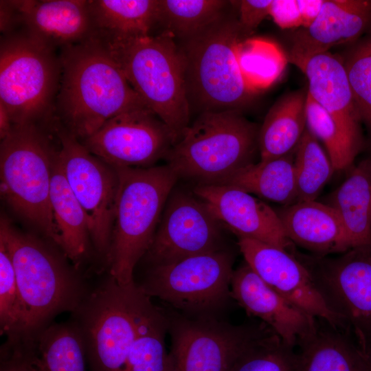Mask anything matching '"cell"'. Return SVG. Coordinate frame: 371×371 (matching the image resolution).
Segmentation results:
<instances>
[{
    "instance_id": "cell-1",
    "label": "cell",
    "mask_w": 371,
    "mask_h": 371,
    "mask_svg": "<svg viewBox=\"0 0 371 371\" xmlns=\"http://www.w3.org/2000/svg\"><path fill=\"white\" fill-rule=\"evenodd\" d=\"M59 56L56 117L79 141L120 113L148 108L95 35L62 48Z\"/></svg>"
},
{
    "instance_id": "cell-2",
    "label": "cell",
    "mask_w": 371,
    "mask_h": 371,
    "mask_svg": "<svg viewBox=\"0 0 371 371\" xmlns=\"http://www.w3.org/2000/svg\"><path fill=\"white\" fill-rule=\"evenodd\" d=\"M93 35L144 104L167 126L177 143L190 124L191 109L183 58L175 38L164 32L137 37Z\"/></svg>"
},
{
    "instance_id": "cell-3",
    "label": "cell",
    "mask_w": 371,
    "mask_h": 371,
    "mask_svg": "<svg viewBox=\"0 0 371 371\" xmlns=\"http://www.w3.org/2000/svg\"><path fill=\"white\" fill-rule=\"evenodd\" d=\"M249 36L238 16L227 12L178 45L182 55L188 98L201 113L241 111L256 93L240 60L241 42Z\"/></svg>"
},
{
    "instance_id": "cell-4",
    "label": "cell",
    "mask_w": 371,
    "mask_h": 371,
    "mask_svg": "<svg viewBox=\"0 0 371 371\" xmlns=\"http://www.w3.org/2000/svg\"><path fill=\"white\" fill-rule=\"evenodd\" d=\"M260 126L238 111L199 113L165 159L178 179L221 184L256 163Z\"/></svg>"
},
{
    "instance_id": "cell-5",
    "label": "cell",
    "mask_w": 371,
    "mask_h": 371,
    "mask_svg": "<svg viewBox=\"0 0 371 371\" xmlns=\"http://www.w3.org/2000/svg\"><path fill=\"white\" fill-rule=\"evenodd\" d=\"M114 168L118 188L107 261L111 277L126 286L134 282V269L151 245L168 198L179 179L166 164Z\"/></svg>"
},
{
    "instance_id": "cell-6",
    "label": "cell",
    "mask_w": 371,
    "mask_h": 371,
    "mask_svg": "<svg viewBox=\"0 0 371 371\" xmlns=\"http://www.w3.org/2000/svg\"><path fill=\"white\" fill-rule=\"evenodd\" d=\"M52 124H14L1 140V196L20 217L53 243L60 239L50 202L53 164L58 151L52 142Z\"/></svg>"
},
{
    "instance_id": "cell-7",
    "label": "cell",
    "mask_w": 371,
    "mask_h": 371,
    "mask_svg": "<svg viewBox=\"0 0 371 371\" xmlns=\"http://www.w3.org/2000/svg\"><path fill=\"white\" fill-rule=\"evenodd\" d=\"M60 78L56 49L24 30L1 36L0 103L13 125L52 124Z\"/></svg>"
},
{
    "instance_id": "cell-8",
    "label": "cell",
    "mask_w": 371,
    "mask_h": 371,
    "mask_svg": "<svg viewBox=\"0 0 371 371\" xmlns=\"http://www.w3.org/2000/svg\"><path fill=\"white\" fill-rule=\"evenodd\" d=\"M0 236L9 249L25 317V334L41 328L58 313L78 307L82 286L52 247L16 229L1 217Z\"/></svg>"
},
{
    "instance_id": "cell-9",
    "label": "cell",
    "mask_w": 371,
    "mask_h": 371,
    "mask_svg": "<svg viewBox=\"0 0 371 371\" xmlns=\"http://www.w3.org/2000/svg\"><path fill=\"white\" fill-rule=\"evenodd\" d=\"M233 253L225 248L151 267L142 285L156 297L190 318L218 317L232 299Z\"/></svg>"
},
{
    "instance_id": "cell-10",
    "label": "cell",
    "mask_w": 371,
    "mask_h": 371,
    "mask_svg": "<svg viewBox=\"0 0 371 371\" xmlns=\"http://www.w3.org/2000/svg\"><path fill=\"white\" fill-rule=\"evenodd\" d=\"M293 255L363 353L371 354V243L336 257Z\"/></svg>"
},
{
    "instance_id": "cell-11",
    "label": "cell",
    "mask_w": 371,
    "mask_h": 371,
    "mask_svg": "<svg viewBox=\"0 0 371 371\" xmlns=\"http://www.w3.org/2000/svg\"><path fill=\"white\" fill-rule=\"evenodd\" d=\"M150 298L135 282L124 286L112 277L91 295L81 332L91 371H125Z\"/></svg>"
},
{
    "instance_id": "cell-12",
    "label": "cell",
    "mask_w": 371,
    "mask_h": 371,
    "mask_svg": "<svg viewBox=\"0 0 371 371\" xmlns=\"http://www.w3.org/2000/svg\"><path fill=\"white\" fill-rule=\"evenodd\" d=\"M165 311L172 371H230L240 356L271 330L263 322L234 325L218 317L190 318Z\"/></svg>"
},
{
    "instance_id": "cell-13",
    "label": "cell",
    "mask_w": 371,
    "mask_h": 371,
    "mask_svg": "<svg viewBox=\"0 0 371 371\" xmlns=\"http://www.w3.org/2000/svg\"><path fill=\"white\" fill-rule=\"evenodd\" d=\"M58 159L80 205L96 250L107 258L114 221L118 176L115 168L91 154L56 119Z\"/></svg>"
},
{
    "instance_id": "cell-14",
    "label": "cell",
    "mask_w": 371,
    "mask_h": 371,
    "mask_svg": "<svg viewBox=\"0 0 371 371\" xmlns=\"http://www.w3.org/2000/svg\"><path fill=\"white\" fill-rule=\"evenodd\" d=\"M194 196L174 189L170 194L151 245L144 256L151 267L227 248L225 226Z\"/></svg>"
},
{
    "instance_id": "cell-15",
    "label": "cell",
    "mask_w": 371,
    "mask_h": 371,
    "mask_svg": "<svg viewBox=\"0 0 371 371\" xmlns=\"http://www.w3.org/2000/svg\"><path fill=\"white\" fill-rule=\"evenodd\" d=\"M113 167L147 168L166 158L175 142L170 130L149 108L120 113L80 141Z\"/></svg>"
},
{
    "instance_id": "cell-16",
    "label": "cell",
    "mask_w": 371,
    "mask_h": 371,
    "mask_svg": "<svg viewBox=\"0 0 371 371\" xmlns=\"http://www.w3.org/2000/svg\"><path fill=\"white\" fill-rule=\"evenodd\" d=\"M245 262L271 289L306 314L345 329L315 287L306 267L289 251L254 239L236 236Z\"/></svg>"
},
{
    "instance_id": "cell-17",
    "label": "cell",
    "mask_w": 371,
    "mask_h": 371,
    "mask_svg": "<svg viewBox=\"0 0 371 371\" xmlns=\"http://www.w3.org/2000/svg\"><path fill=\"white\" fill-rule=\"evenodd\" d=\"M193 193L236 236L254 239L294 253L276 212L266 203L236 187L197 185Z\"/></svg>"
},
{
    "instance_id": "cell-18",
    "label": "cell",
    "mask_w": 371,
    "mask_h": 371,
    "mask_svg": "<svg viewBox=\"0 0 371 371\" xmlns=\"http://www.w3.org/2000/svg\"><path fill=\"white\" fill-rule=\"evenodd\" d=\"M231 293L247 315L261 319L294 349L316 328L317 319L289 303L246 262L234 270Z\"/></svg>"
},
{
    "instance_id": "cell-19",
    "label": "cell",
    "mask_w": 371,
    "mask_h": 371,
    "mask_svg": "<svg viewBox=\"0 0 371 371\" xmlns=\"http://www.w3.org/2000/svg\"><path fill=\"white\" fill-rule=\"evenodd\" d=\"M371 30V0H324L317 19L297 31L287 56L297 67L311 57L350 45Z\"/></svg>"
},
{
    "instance_id": "cell-20",
    "label": "cell",
    "mask_w": 371,
    "mask_h": 371,
    "mask_svg": "<svg viewBox=\"0 0 371 371\" xmlns=\"http://www.w3.org/2000/svg\"><path fill=\"white\" fill-rule=\"evenodd\" d=\"M298 68L308 79V93L332 117L359 153L363 142L362 122L339 55L330 51L319 54Z\"/></svg>"
},
{
    "instance_id": "cell-21",
    "label": "cell",
    "mask_w": 371,
    "mask_h": 371,
    "mask_svg": "<svg viewBox=\"0 0 371 371\" xmlns=\"http://www.w3.org/2000/svg\"><path fill=\"white\" fill-rule=\"evenodd\" d=\"M12 2L23 30L54 49L79 43L94 33L89 0Z\"/></svg>"
},
{
    "instance_id": "cell-22",
    "label": "cell",
    "mask_w": 371,
    "mask_h": 371,
    "mask_svg": "<svg viewBox=\"0 0 371 371\" xmlns=\"http://www.w3.org/2000/svg\"><path fill=\"white\" fill-rule=\"evenodd\" d=\"M276 212L289 240L313 255L328 256L351 249L339 216L326 203L297 201Z\"/></svg>"
},
{
    "instance_id": "cell-23",
    "label": "cell",
    "mask_w": 371,
    "mask_h": 371,
    "mask_svg": "<svg viewBox=\"0 0 371 371\" xmlns=\"http://www.w3.org/2000/svg\"><path fill=\"white\" fill-rule=\"evenodd\" d=\"M318 320L297 345L295 371H369L368 357L350 333Z\"/></svg>"
},
{
    "instance_id": "cell-24",
    "label": "cell",
    "mask_w": 371,
    "mask_h": 371,
    "mask_svg": "<svg viewBox=\"0 0 371 371\" xmlns=\"http://www.w3.org/2000/svg\"><path fill=\"white\" fill-rule=\"evenodd\" d=\"M307 95L304 88L289 92L270 108L259 131L260 161L279 158L295 151L306 128Z\"/></svg>"
},
{
    "instance_id": "cell-25",
    "label": "cell",
    "mask_w": 371,
    "mask_h": 371,
    "mask_svg": "<svg viewBox=\"0 0 371 371\" xmlns=\"http://www.w3.org/2000/svg\"><path fill=\"white\" fill-rule=\"evenodd\" d=\"M351 168L326 204L337 212L353 248L371 243V158Z\"/></svg>"
},
{
    "instance_id": "cell-26",
    "label": "cell",
    "mask_w": 371,
    "mask_h": 371,
    "mask_svg": "<svg viewBox=\"0 0 371 371\" xmlns=\"http://www.w3.org/2000/svg\"><path fill=\"white\" fill-rule=\"evenodd\" d=\"M50 202L60 236V247L73 262L79 263L88 249L90 237L88 225L85 213L67 181L58 153L52 171Z\"/></svg>"
},
{
    "instance_id": "cell-27",
    "label": "cell",
    "mask_w": 371,
    "mask_h": 371,
    "mask_svg": "<svg viewBox=\"0 0 371 371\" xmlns=\"http://www.w3.org/2000/svg\"><path fill=\"white\" fill-rule=\"evenodd\" d=\"M159 0H89L94 33L111 37L150 35Z\"/></svg>"
},
{
    "instance_id": "cell-28",
    "label": "cell",
    "mask_w": 371,
    "mask_h": 371,
    "mask_svg": "<svg viewBox=\"0 0 371 371\" xmlns=\"http://www.w3.org/2000/svg\"><path fill=\"white\" fill-rule=\"evenodd\" d=\"M294 154L295 151L279 158L252 164L221 184L236 187L282 205L293 204L297 202Z\"/></svg>"
},
{
    "instance_id": "cell-29",
    "label": "cell",
    "mask_w": 371,
    "mask_h": 371,
    "mask_svg": "<svg viewBox=\"0 0 371 371\" xmlns=\"http://www.w3.org/2000/svg\"><path fill=\"white\" fill-rule=\"evenodd\" d=\"M167 333L166 311L149 299L140 317L125 371H172L165 343Z\"/></svg>"
},
{
    "instance_id": "cell-30",
    "label": "cell",
    "mask_w": 371,
    "mask_h": 371,
    "mask_svg": "<svg viewBox=\"0 0 371 371\" xmlns=\"http://www.w3.org/2000/svg\"><path fill=\"white\" fill-rule=\"evenodd\" d=\"M230 3L225 0H159L156 25L183 41L219 19Z\"/></svg>"
},
{
    "instance_id": "cell-31",
    "label": "cell",
    "mask_w": 371,
    "mask_h": 371,
    "mask_svg": "<svg viewBox=\"0 0 371 371\" xmlns=\"http://www.w3.org/2000/svg\"><path fill=\"white\" fill-rule=\"evenodd\" d=\"M37 371H86V348L82 333L67 325L51 326L32 349Z\"/></svg>"
},
{
    "instance_id": "cell-32",
    "label": "cell",
    "mask_w": 371,
    "mask_h": 371,
    "mask_svg": "<svg viewBox=\"0 0 371 371\" xmlns=\"http://www.w3.org/2000/svg\"><path fill=\"white\" fill-rule=\"evenodd\" d=\"M297 201H315L335 171L320 142L306 128L294 154Z\"/></svg>"
},
{
    "instance_id": "cell-33",
    "label": "cell",
    "mask_w": 371,
    "mask_h": 371,
    "mask_svg": "<svg viewBox=\"0 0 371 371\" xmlns=\"http://www.w3.org/2000/svg\"><path fill=\"white\" fill-rule=\"evenodd\" d=\"M346 46L339 56L371 143V30Z\"/></svg>"
},
{
    "instance_id": "cell-34",
    "label": "cell",
    "mask_w": 371,
    "mask_h": 371,
    "mask_svg": "<svg viewBox=\"0 0 371 371\" xmlns=\"http://www.w3.org/2000/svg\"><path fill=\"white\" fill-rule=\"evenodd\" d=\"M240 60L246 80L255 92L277 80L288 61L273 43L248 38L240 43Z\"/></svg>"
},
{
    "instance_id": "cell-35",
    "label": "cell",
    "mask_w": 371,
    "mask_h": 371,
    "mask_svg": "<svg viewBox=\"0 0 371 371\" xmlns=\"http://www.w3.org/2000/svg\"><path fill=\"white\" fill-rule=\"evenodd\" d=\"M306 128L324 145L335 170L352 167L358 153L352 148L332 117L308 93Z\"/></svg>"
},
{
    "instance_id": "cell-36",
    "label": "cell",
    "mask_w": 371,
    "mask_h": 371,
    "mask_svg": "<svg viewBox=\"0 0 371 371\" xmlns=\"http://www.w3.org/2000/svg\"><path fill=\"white\" fill-rule=\"evenodd\" d=\"M230 371H295V349L270 330L240 356Z\"/></svg>"
},
{
    "instance_id": "cell-37",
    "label": "cell",
    "mask_w": 371,
    "mask_h": 371,
    "mask_svg": "<svg viewBox=\"0 0 371 371\" xmlns=\"http://www.w3.org/2000/svg\"><path fill=\"white\" fill-rule=\"evenodd\" d=\"M0 321L1 330L9 335L25 334V317L14 268L6 243L1 236Z\"/></svg>"
},
{
    "instance_id": "cell-38",
    "label": "cell",
    "mask_w": 371,
    "mask_h": 371,
    "mask_svg": "<svg viewBox=\"0 0 371 371\" xmlns=\"http://www.w3.org/2000/svg\"><path fill=\"white\" fill-rule=\"evenodd\" d=\"M238 21L249 35L269 15L270 0H242L237 1Z\"/></svg>"
},
{
    "instance_id": "cell-39",
    "label": "cell",
    "mask_w": 371,
    "mask_h": 371,
    "mask_svg": "<svg viewBox=\"0 0 371 371\" xmlns=\"http://www.w3.org/2000/svg\"><path fill=\"white\" fill-rule=\"evenodd\" d=\"M269 16L282 29L302 26V19L297 0H273Z\"/></svg>"
},
{
    "instance_id": "cell-40",
    "label": "cell",
    "mask_w": 371,
    "mask_h": 371,
    "mask_svg": "<svg viewBox=\"0 0 371 371\" xmlns=\"http://www.w3.org/2000/svg\"><path fill=\"white\" fill-rule=\"evenodd\" d=\"M1 371H37L31 349L16 350L1 361Z\"/></svg>"
},
{
    "instance_id": "cell-41",
    "label": "cell",
    "mask_w": 371,
    "mask_h": 371,
    "mask_svg": "<svg viewBox=\"0 0 371 371\" xmlns=\"http://www.w3.org/2000/svg\"><path fill=\"white\" fill-rule=\"evenodd\" d=\"M0 30L3 36L14 32L19 23V14L12 1H0Z\"/></svg>"
},
{
    "instance_id": "cell-42",
    "label": "cell",
    "mask_w": 371,
    "mask_h": 371,
    "mask_svg": "<svg viewBox=\"0 0 371 371\" xmlns=\"http://www.w3.org/2000/svg\"><path fill=\"white\" fill-rule=\"evenodd\" d=\"M302 19V26L308 27L318 16L324 0H297Z\"/></svg>"
},
{
    "instance_id": "cell-43",
    "label": "cell",
    "mask_w": 371,
    "mask_h": 371,
    "mask_svg": "<svg viewBox=\"0 0 371 371\" xmlns=\"http://www.w3.org/2000/svg\"><path fill=\"white\" fill-rule=\"evenodd\" d=\"M13 124L5 107L0 103V138L6 137L11 132Z\"/></svg>"
},
{
    "instance_id": "cell-44",
    "label": "cell",
    "mask_w": 371,
    "mask_h": 371,
    "mask_svg": "<svg viewBox=\"0 0 371 371\" xmlns=\"http://www.w3.org/2000/svg\"><path fill=\"white\" fill-rule=\"evenodd\" d=\"M369 365V371H371V355L367 356Z\"/></svg>"
}]
</instances>
